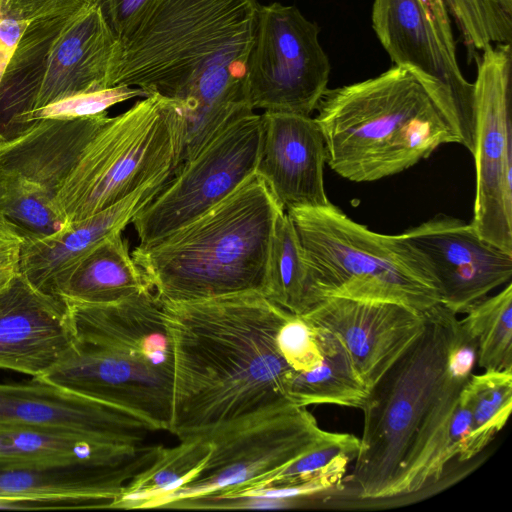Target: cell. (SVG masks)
<instances>
[{
    "label": "cell",
    "mask_w": 512,
    "mask_h": 512,
    "mask_svg": "<svg viewBox=\"0 0 512 512\" xmlns=\"http://www.w3.org/2000/svg\"><path fill=\"white\" fill-rule=\"evenodd\" d=\"M372 27L394 66L417 79L458 143L473 154L474 85L463 76L456 52L438 37L420 0H374Z\"/></svg>",
    "instance_id": "obj_14"
},
{
    "label": "cell",
    "mask_w": 512,
    "mask_h": 512,
    "mask_svg": "<svg viewBox=\"0 0 512 512\" xmlns=\"http://www.w3.org/2000/svg\"><path fill=\"white\" fill-rule=\"evenodd\" d=\"M168 179L149 182L114 205L57 233L21 242L19 273L36 289L57 296L75 265L106 238L123 232Z\"/></svg>",
    "instance_id": "obj_22"
},
{
    "label": "cell",
    "mask_w": 512,
    "mask_h": 512,
    "mask_svg": "<svg viewBox=\"0 0 512 512\" xmlns=\"http://www.w3.org/2000/svg\"><path fill=\"white\" fill-rule=\"evenodd\" d=\"M118 45L95 3L30 21L0 80V142L28 112L111 88Z\"/></svg>",
    "instance_id": "obj_7"
},
{
    "label": "cell",
    "mask_w": 512,
    "mask_h": 512,
    "mask_svg": "<svg viewBox=\"0 0 512 512\" xmlns=\"http://www.w3.org/2000/svg\"><path fill=\"white\" fill-rule=\"evenodd\" d=\"M15 236L16 235L13 232H11L9 229L4 228V227L0 228V245L4 244L5 242L9 241L10 239H12Z\"/></svg>",
    "instance_id": "obj_39"
},
{
    "label": "cell",
    "mask_w": 512,
    "mask_h": 512,
    "mask_svg": "<svg viewBox=\"0 0 512 512\" xmlns=\"http://www.w3.org/2000/svg\"><path fill=\"white\" fill-rule=\"evenodd\" d=\"M256 0H153L119 41L110 87L180 103L186 136L202 142L252 108L247 63Z\"/></svg>",
    "instance_id": "obj_2"
},
{
    "label": "cell",
    "mask_w": 512,
    "mask_h": 512,
    "mask_svg": "<svg viewBox=\"0 0 512 512\" xmlns=\"http://www.w3.org/2000/svg\"><path fill=\"white\" fill-rule=\"evenodd\" d=\"M421 333L369 388L363 433L350 483L360 499L412 494L463 386L448 355L461 324L441 303L424 312Z\"/></svg>",
    "instance_id": "obj_3"
},
{
    "label": "cell",
    "mask_w": 512,
    "mask_h": 512,
    "mask_svg": "<svg viewBox=\"0 0 512 512\" xmlns=\"http://www.w3.org/2000/svg\"><path fill=\"white\" fill-rule=\"evenodd\" d=\"M314 328L323 358L309 370L293 372L288 387L289 400L301 407L334 404L362 409L369 388L356 373L340 340L328 331Z\"/></svg>",
    "instance_id": "obj_26"
},
{
    "label": "cell",
    "mask_w": 512,
    "mask_h": 512,
    "mask_svg": "<svg viewBox=\"0 0 512 512\" xmlns=\"http://www.w3.org/2000/svg\"><path fill=\"white\" fill-rule=\"evenodd\" d=\"M108 113L37 120L22 135L0 142V221L22 242L64 229L56 198Z\"/></svg>",
    "instance_id": "obj_9"
},
{
    "label": "cell",
    "mask_w": 512,
    "mask_h": 512,
    "mask_svg": "<svg viewBox=\"0 0 512 512\" xmlns=\"http://www.w3.org/2000/svg\"><path fill=\"white\" fill-rule=\"evenodd\" d=\"M160 445L116 463L52 468L0 467V509H110L124 487L156 458Z\"/></svg>",
    "instance_id": "obj_19"
},
{
    "label": "cell",
    "mask_w": 512,
    "mask_h": 512,
    "mask_svg": "<svg viewBox=\"0 0 512 512\" xmlns=\"http://www.w3.org/2000/svg\"><path fill=\"white\" fill-rule=\"evenodd\" d=\"M261 133V114H243L227 122L181 162L134 217L138 245L154 242L191 222L255 174Z\"/></svg>",
    "instance_id": "obj_11"
},
{
    "label": "cell",
    "mask_w": 512,
    "mask_h": 512,
    "mask_svg": "<svg viewBox=\"0 0 512 512\" xmlns=\"http://www.w3.org/2000/svg\"><path fill=\"white\" fill-rule=\"evenodd\" d=\"M2 227L6 228V227L2 224V222L0 221V228H2Z\"/></svg>",
    "instance_id": "obj_40"
},
{
    "label": "cell",
    "mask_w": 512,
    "mask_h": 512,
    "mask_svg": "<svg viewBox=\"0 0 512 512\" xmlns=\"http://www.w3.org/2000/svg\"><path fill=\"white\" fill-rule=\"evenodd\" d=\"M69 307L19 272L0 287V368L40 378L71 347Z\"/></svg>",
    "instance_id": "obj_20"
},
{
    "label": "cell",
    "mask_w": 512,
    "mask_h": 512,
    "mask_svg": "<svg viewBox=\"0 0 512 512\" xmlns=\"http://www.w3.org/2000/svg\"><path fill=\"white\" fill-rule=\"evenodd\" d=\"M151 445H122L69 431L0 425V467L52 468L131 460Z\"/></svg>",
    "instance_id": "obj_24"
},
{
    "label": "cell",
    "mask_w": 512,
    "mask_h": 512,
    "mask_svg": "<svg viewBox=\"0 0 512 512\" xmlns=\"http://www.w3.org/2000/svg\"><path fill=\"white\" fill-rule=\"evenodd\" d=\"M335 335L370 388L421 333L424 312L403 304L327 297L300 315Z\"/></svg>",
    "instance_id": "obj_18"
},
{
    "label": "cell",
    "mask_w": 512,
    "mask_h": 512,
    "mask_svg": "<svg viewBox=\"0 0 512 512\" xmlns=\"http://www.w3.org/2000/svg\"><path fill=\"white\" fill-rule=\"evenodd\" d=\"M30 20L0 5V80Z\"/></svg>",
    "instance_id": "obj_38"
},
{
    "label": "cell",
    "mask_w": 512,
    "mask_h": 512,
    "mask_svg": "<svg viewBox=\"0 0 512 512\" xmlns=\"http://www.w3.org/2000/svg\"><path fill=\"white\" fill-rule=\"evenodd\" d=\"M477 345V363L484 371L512 370V284L473 306L460 320Z\"/></svg>",
    "instance_id": "obj_30"
},
{
    "label": "cell",
    "mask_w": 512,
    "mask_h": 512,
    "mask_svg": "<svg viewBox=\"0 0 512 512\" xmlns=\"http://www.w3.org/2000/svg\"><path fill=\"white\" fill-rule=\"evenodd\" d=\"M186 123L179 102L150 94L108 117L85 148L56 198L69 225L170 178L182 161Z\"/></svg>",
    "instance_id": "obj_8"
},
{
    "label": "cell",
    "mask_w": 512,
    "mask_h": 512,
    "mask_svg": "<svg viewBox=\"0 0 512 512\" xmlns=\"http://www.w3.org/2000/svg\"><path fill=\"white\" fill-rule=\"evenodd\" d=\"M326 163L341 177L370 182L402 172L458 139L417 79L393 66L327 89L316 108Z\"/></svg>",
    "instance_id": "obj_5"
},
{
    "label": "cell",
    "mask_w": 512,
    "mask_h": 512,
    "mask_svg": "<svg viewBox=\"0 0 512 512\" xmlns=\"http://www.w3.org/2000/svg\"><path fill=\"white\" fill-rule=\"evenodd\" d=\"M210 450L211 444L205 435L182 439L170 448L160 446L155 460L124 487L110 509L146 508L152 500L196 474Z\"/></svg>",
    "instance_id": "obj_28"
},
{
    "label": "cell",
    "mask_w": 512,
    "mask_h": 512,
    "mask_svg": "<svg viewBox=\"0 0 512 512\" xmlns=\"http://www.w3.org/2000/svg\"><path fill=\"white\" fill-rule=\"evenodd\" d=\"M153 0H95L103 19L120 41L135 28Z\"/></svg>",
    "instance_id": "obj_36"
},
{
    "label": "cell",
    "mask_w": 512,
    "mask_h": 512,
    "mask_svg": "<svg viewBox=\"0 0 512 512\" xmlns=\"http://www.w3.org/2000/svg\"><path fill=\"white\" fill-rule=\"evenodd\" d=\"M463 390L470 404L472 423L458 461L476 456L505 426L512 409V370L472 374Z\"/></svg>",
    "instance_id": "obj_29"
},
{
    "label": "cell",
    "mask_w": 512,
    "mask_h": 512,
    "mask_svg": "<svg viewBox=\"0 0 512 512\" xmlns=\"http://www.w3.org/2000/svg\"><path fill=\"white\" fill-rule=\"evenodd\" d=\"M319 297L387 301L425 312L440 292L424 256L402 234L373 232L335 205L286 211Z\"/></svg>",
    "instance_id": "obj_6"
},
{
    "label": "cell",
    "mask_w": 512,
    "mask_h": 512,
    "mask_svg": "<svg viewBox=\"0 0 512 512\" xmlns=\"http://www.w3.org/2000/svg\"><path fill=\"white\" fill-rule=\"evenodd\" d=\"M173 348L168 431L179 440L293 404L277 334L292 315L259 292L164 301Z\"/></svg>",
    "instance_id": "obj_1"
},
{
    "label": "cell",
    "mask_w": 512,
    "mask_h": 512,
    "mask_svg": "<svg viewBox=\"0 0 512 512\" xmlns=\"http://www.w3.org/2000/svg\"><path fill=\"white\" fill-rule=\"evenodd\" d=\"M265 296L295 315H303L321 298L295 226L286 211L277 217L270 249Z\"/></svg>",
    "instance_id": "obj_27"
},
{
    "label": "cell",
    "mask_w": 512,
    "mask_h": 512,
    "mask_svg": "<svg viewBox=\"0 0 512 512\" xmlns=\"http://www.w3.org/2000/svg\"><path fill=\"white\" fill-rule=\"evenodd\" d=\"M331 434L306 407L294 404L227 424L205 435L211 450L199 471L146 508H174L195 498L257 489Z\"/></svg>",
    "instance_id": "obj_10"
},
{
    "label": "cell",
    "mask_w": 512,
    "mask_h": 512,
    "mask_svg": "<svg viewBox=\"0 0 512 512\" xmlns=\"http://www.w3.org/2000/svg\"><path fill=\"white\" fill-rule=\"evenodd\" d=\"M455 17L470 55L497 44H511L512 0H444Z\"/></svg>",
    "instance_id": "obj_31"
},
{
    "label": "cell",
    "mask_w": 512,
    "mask_h": 512,
    "mask_svg": "<svg viewBox=\"0 0 512 512\" xmlns=\"http://www.w3.org/2000/svg\"><path fill=\"white\" fill-rule=\"evenodd\" d=\"M152 290L134 262L122 232L93 248L71 270L57 291L67 303L99 305Z\"/></svg>",
    "instance_id": "obj_25"
},
{
    "label": "cell",
    "mask_w": 512,
    "mask_h": 512,
    "mask_svg": "<svg viewBox=\"0 0 512 512\" xmlns=\"http://www.w3.org/2000/svg\"><path fill=\"white\" fill-rule=\"evenodd\" d=\"M0 425L53 428L95 440L142 445L157 429L134 412L39 378L0 383Z\"/></svg>",
    "instance_id": "obj_17"
},
{
    "label": "cell",
    "mask_w": 512,
    "mask_h": 512,
    "mask_svg": "<svg viewBox=\"0 0 512 512\" xmlns=\"http://www.w3.org/2000/svg\"><path fill=\"white\" fill-rule=\"evenodd\" d=\"M95 0H0V5L32 21L36 18L93 5Z\"/></svg>",
    "instance_id": "obj_37"
},
{
    "label": "cell",
    "mask_w": 512,
    "mask_h": 512,
    "mask_svg": "<svg viewBox=\"0 0 512 512\" xmlns=\"http://www.w3.org/2000/svg\"><path fill=\"white\" fill-rule=\"evenodd\" d=\"M146 96L149 95L145 91L128 86H115L71 96L24 114L18 121V136L25 133L37 120H70L91 117L105 113L119 103Z\"/></svg>",
    "instance_id": "obj_32"
},
{
    "label": "cell",
    "mask_w": 512,
    "mask_h": 512,
    "mask_svg": "<svg viewBox=\"0 0 512 512\" xmlns=\"http://www.w3.org/2000/svg\"><path fill=\"white\" fill-rule=\"evenodd\" d=\"M39 379L130 410L157 430L169 429L173 373L140 358L75 339Z\"/></svg>",
    "instance_id": "obj_15"
},
{
    "label": "cell",
    "mask_w": 512,
    "mask_h": 512,
    "mask_svg": "<svg viewBox=\"0 0 512 512\" xmlns=\"http://www.w3.org/2000/svg\"><path fill=\"white\" fill-rule=\"evenodd\" d=\"M330 69L314 22L295 6L258 4L247 63L253 110L310 116L328 89Z\"/></svg>",
    "instance_id": "obj_12"
},
{
    "label": "cell",
    "mask_w": 512,
    "mask_h": 512,
    "mask_svg": "<svg viewBox=\"0 0 512 512\" xmlns=\"http://www.w3.org/2000/svg\"><path fill=\"white\" fill-rule=\"evenodd\" d=\"M359 447L360 439L355 435L332 432L329 438L297 457L271 476L261 487L307 481L321 473L340 456L350 455L356 458Z\"/></svg>",
    "instance_id": "obj_33"
},
{
    "label": "cell",
    "mask_w": 512,
    "mask_h": 512,
    "mask_svg": "<svg viewBox=\"0 0 512 512\" xmlns=\"http://www.w3.org/2000/svg\"><path fill=\"white\" fill-rule=\"evenodd\" d=\"M67 305L76 340L129 354L173 373L164 300L153 290L109 304Z\"/></svg>",
    "instance_id": "obj_23"
},
{
    "label": "cell",
    "mask_w": 512,
    "mask_h": 512,
    "mask_svg": "<svg viewBox=\"0 0 512 512\" xmlns=\"http://www.w3.org/2000/svg\"><path fill=\"white\" fill-rule=\"evenodd\" d=\"M285 211L257 174L206 212L131 256L164 301L265 295L271 241Z\"/></svg>",
    "instance_id": "obj_4"
},
{
    "label": "cell",
    "mask_w": 512,
    "mask_h": 512,
    "mask_svg": "<svg viewBox=\"0 0 512 512\" xmlns=\"http://www.w3.org/2000/svg\"><path fill=\"white\" fill-rule=\"evenodd\" d=\"M476 64V195L470 224L484 241L512 255L511 44L486 47Z\"/></svg>",
    "instance_id": "obj_13"
},
{
    "label": "cell",
    "mask_w": 512,
    "mask_h": 512,
    "mask_svg": "<svg viewBox=\"0 0 512 512\" xmlns=\"http://www.w3.org/2000/svg\"><path fill=\"white\" fill-rule=\"evenodd\" d=\"M402 235L428 262L440 303L456 315L510 282L512 255L484 241L470 223L438 214Z\"/></svg>",
    "instance_id": "obj_16"
},
{
    "label": "cell",
    "mask_w": 512,
    "mask_h": 512,
    "mask_svg": "<svg viewBox=\"0 0 512 512\" xmlns=\"http://www.w3.org/2000/svg\"><path fill=\"white\" fill-rule=\"evenodd\" d=\"M255 174L285 211L332 205L325 189L326 146L315 118L264 111Z\"/></svg>",
    "instance_id": "obj_21"
},
{
    "label": "cell",
    "mask_w": 512,
    "mask_h": 512,
    "mask_svg": "<svg viewBox=\"0 0 512 512\" xmlns=\"http://www.w3.org/2000/svg\"><path fill=\"white\" fill-rule=\"evenodd\" d=\"M278 349L294 371H306L317 366L323 352L316 329L300 315L292 314L277 334Z\"/></svg>",
    "instance_id": "obj_35"
},
{
    "label": "cell",
    "mask_w": 512,
    "mask_h": 512,
    "mask_svg": "<svg viewBox=\"0 0 512 512\" xmlns=\"http://www.w3.org/2000/svg\"><path fill=\"white\" fill-rule=\"evenodd\" d=\"M471 423L470 404L462 388L452 415L424 470V486L438 480L447 463L461 454L471 430Z\"/></svg>",
    "instance_id": "obj_34"
}]
</instances>
